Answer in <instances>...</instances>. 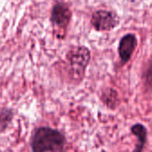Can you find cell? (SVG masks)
<instances>
[{
  "label": "cell",
  "mask_w": 152,
  "mask_h": 152,
  "mask_svg": "<svg viewBox=\"0 0 152 152\" xmlns=\"http://www.w3.org/2000/svg\"><path fill=\"white\" fill-rule=\"evenodd\" d=\"M66 142L65 136L58 130L39 127L32 134V152H62Z\"/></svg>",
  "instance_id": "1"
},
{
  "label": "cell",
  "mask_w": 152,
  "mask_h": 152,
  "mask_svg": "<svg viewBox=\"0 0 152 152\" xmlns=\"http://www.w3.org/2000/svg\"><path fill=\"white\" fill-rule=\"evenodd\" d=\"M91 23L97 30H110L117 24V18L110 12L99 11L93 15Z\"/></svg>",
  "instance_id": "2"
},
{
  "label": "cell",
  "mask_w": 152,
  "mask_h": 152,
  "mask_svg": "<svg viewBox=\"0 0 152 152\" xmlns=\"http://www.w3.org/2000/svg\"><path fill=\"white\" fill-rule=\"evenodd\" d=\"M136 46V38L133 35L124 36L119 45V55L123 62H127Z\"/></svg>",
  "instance_id": "3"
},
{
  "label": "cell",
  "mask_w": 152,
  "mask_h": 152,
  "mask_svg": "<svg viewBox=\"0 0 152 152\" xmlns=\"http://www.w3.org/2000/svg\"><path fill=\"white\" fill-rule=\"evenodd\" d=\"M52 21L58 26H65L70 18V10L63 4H57L54 7L52 11Z\"/></svg>",
  "instance_id": "4"
},
{
  "label": "cell",
  "mask_w": 152,
  "mask_h": 152,
  "mask_svg": "<svg viewBox=\"0 0 152 152\" xmlns=\"http://www.w3.org/2000/svg\"><path fill=\"white\" fill-rule=\"evenodd\" d=\"M131 132L134 136L137 137V140H138L135 148L132 152H142L144 149L146 141H147L148 132H147L146 127L141 124H136L132 126Z\"/></svg>",
  "instance_id": "5"
},
{
  "label": "cell",
  "mask_w": 152,
  "mask_h": 152,
  "mask_svg": "<svg viewBox=\"0 0 152 152\" xmlns=\"http://www.w3.org/2000/svg\"><path fill=\"white\" fill-rule=\"evenodd\" d=\"M72 56L69 58L72 65H77L84 67L89 61V51L86 48H80L77 50H74L72 53Z\"/></svg>",
  "instance_id": "6"
},
{
  "label": "cell",
  "mask_w": 152,
  "mask_h": 152,
  "mask_svg": "<svg viewBox=\"0 0 152 152\" xmlns=\"http://www.w3.org/2000/svg\"><path fill=\"white\" fill-rule=\"evenodd\" d=\"M12 118V113L9 110L0 111V132L6 129Z\"/></svg>",
  "instance_id": "7"
}]
</instances>
